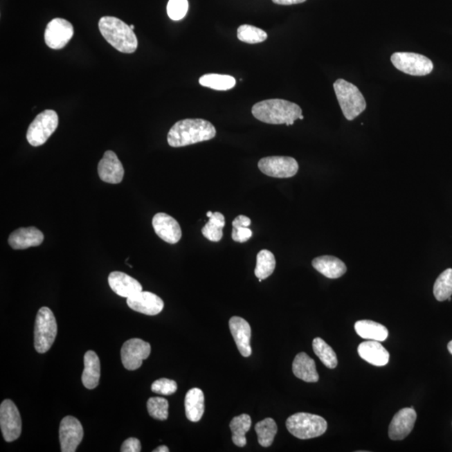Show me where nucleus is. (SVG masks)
I'll return each instance as SVG.
<instances>
[{"mask_svg":"<svg viewBox=\"0 0 452 452\" xmlns=\"http://www.w3.org/2000/svg\"><path fill=\"white\" fill-rule=\"evenodd\" d=\"M216 135L213 124L201 118L183 119L174 124L168 134V143L173 147L209 141Z\"/></svg>","mask_w":452,"mask_h":452,"instance_id":"nucleus-1","label":"nucleus"},{"mask_svg":"<svg viewBox=\"0 0 452 452\" xmlns=\"http://www.w3.org/2000/svg\"><path fill=\"white\" fill-rule=\"evenodd\" d=\"M252 115L262 123L268 124H286L293 125L296 120L302 115L298 104L283 99H270L257 102L252 107Z\"/></svg>","mask_w":452,"mask_h":452,"instance_id":"nucleus-2","label":"nucleus"},{"mask_svg":"<svg viewBox=\"0 0 452 452\" xmlns=\"http://www.w3.org/2000/svg\"><path fill=\"white\" fill-rule=\"evenodd\" d=\"M100 32L104 39L122 53H134L138 42L134 30L121 19L114 16H104L99 21Z\"/></svg>","mask_w":452,"mask_h":452,"instance_id":"nucleus-3","label":"nucleus"},{"mask_svg":"<svg viewBox=\"0 0 452 452\" xmlns=\"http://www.w3.org/2000/svg\"><path fill=\"white\" fill-rule=\"evenodd\" d=\"M334 88L343 114L349 121H353L366 109L365 99L354 84L338 79L334 84Z\"/></svg>","mask_w":452,"mask_h":452,"instance_id":"nucleus-4","label":"nucleus"},{"mask_svg":"<svg viewBox=\"0 0 452 452\" xmlns=\"http://www.w3.org/2000/svg\"><path fill=\"white\" fill-rule=\"evenodd\" d=\"M288 431L295 437L307 440L320 437L327 429L326 419L317 415L297 413L287 419Z\"/></svg>","mask_w":452,"mask_h":452,"instance_id":"nucleus-5","label":"nucleus"},{"mask_svg":"<svg viewBox=\"0 0 452 452\" xmlns=\"http://www.w3.org/2000/svg\"><path fill=\"white\" fill-rule=\"evenodd\" d=\"M57 335V323L50 309L42 307L36 315L35 325V349L45 354L53 345Z\"/></svg>","mask_w":452,"mask_h":452,"instance_id":"nucleus-6","label":"nucleus"},{"mask_svg":"<svg viewBox=\"0 0 452 452\" xmlns=\"http://www.w3.org/2000/svg\"><path fill=\"white\" fill-rule=\"evenodd\" d=\"M58 124V115L54 110L42 111L30 123L26 134L27 141L33 147L43 145L57 130Z\"/></svg>","mask_w":452,"mask_h":452,"instance_id":"nucleus-7","label":"nucleus"},{"mask_svg":"<svg viewBox=\"0 0 452 452\" xmlns=\"http://www.w3.org/2000/svg\"><path fill=\"white\" fill-rule=\"evenodd\" d=\"M391 62L396 69L415 77L429 75L434 68L429 58L411 52H395L391 55Z\"/></svg>","mask_w":452,"mask_h":452,"instance_id":"nucleus-8","label":"nucleus"},{"mask_svg":"<svg viewBox=\"0 0 452 452\" xmlns=\"http://www.w3.org/2000/svg\"><path fill=\"white\" fill-rule=\"evenodd\" d=\"M258 168L264 174L278 179L293 177L299 170L297 160L284 156L263 158L260 160Z\"/></svg>","mask_w":452,"mask_h":452,"instance_id":"nucleus-9","label":"nucleus"},{"mask_svg":"<svg viewBox=\"0 0 452 452\" xmlns=\"http://www.w3.org/2000/svg\"><path fill=\"white\" fill-rule=\"evenodd\" d=\"M0 427L3 437L7 442H12L19 437L22 431L21 414L15 403L6 399L0 406Z\"/></svg>","mask_w":452,"mask_h":452,"instance_id":"nucleus-10","label":"nucleus"},{"mask_svg":"<svg viewBox=\"0 0 452 452\" xmlns=\"http://www.w3.org/2000/svg\"><path fill=\"white\" fill-rule=\"evenodd\" d=\"M151 345L139 338H132L124 343L121 350L122 362L127 370H136L150 357Z\"/></svg>","mask_w":452,"mask_h":452,"instance_id":"nucleus-11","label":"nucleus"},{"mask_svg":"<svg viewBox=\"0 0 452 452\" xmlns=\"http://www.w3.org/2000/svg\"><path fill=\"white\" fill-rule=\"evenodd\" d=\"M74 35L73 26L66 19H52L46 26L45 42L51 49L61 50L65 47Z\"/></svg>","mask_w":452,"mask_h":452,"instance_id":"nucleus-12","label":"nucleus"},{"mask_svg":"<svg viewBox=\"0 0 452 452\" xmlns=\"http://www.w3.org/2000/svg\"><path fill=\"white\" fill-rule=\"evenodd\" d=\"M84 437L81 422L73 417L64 418L60 424L59 438L62 452H75Z\"/></svg>","mask_w":452,"mask_h":452,"instance_id":"nucleus-13","label":"nucleus"},{"mask_svg":"<svg viewBox=\"0 0 452 452\" xmlns=\"http://www.w3.org/2000/svg\"><path fill=\"white\" fill-rule=\"evenodd\" d=\"M417 415L413 408H404L392 419L389 427V437L393 441H401L409 435L415 426Z\"/></svg>","mask_w":452,"mask_h":452,"instance_id":"nucleus-14","label":"nucleus"},{"mask_svg":"<svg viewBox=\"0 0 452 452\" xmlns=\"http://www.w3.org/2000/svg\"><path fill=\"white\" fill-rule=\"evenodd\" d=\"M127 303L131 309L149 316L158 315L165 307V303L159 296L143 291L127 298Z\"/></svg>","mask_w":452,"mask_h":452,"instance_id":"nucleus-15","label":"nucleus"},{"mask_svg":"<svg viewBox=\"0 0 452 452\" xmlns=\"http://www.w3.org/2000/svg\"><path fill=\"white\" fill-rule=\"evenodd\" d=\"M153 227L158 237L167 243H178L182 237L179 224L168 214H156L153 218Z\"/></svg>","mask_w":452,"mask_h":452,"instance_id":"nucleus-16","label":"nucleus"},{"mask_svg":"<svg viewBox=\"0 0 452 452\" xmlns=\"http://www.w3.org/2000/svg\"><path fill=\"white\" fill-rule=\"evenodd\" d=\"M98 174L103 182L118 185L124 176V168L117 154L108 150L98 163Z\"/></svg>","mask_w":452,"mask_h":452,"instance_id":"nucleus-17","label":"nucleus"},{"mask_svg":"<svg viewBox=\"0 0 452 452\" xmlns=\"http://www.w3.org/2000/svg\"><path fill=\"white\" fill-rule=\"evenodd\" d=\"M229 326L239 353L243 357H250L252 353L251 346V329L250 324L245 319L232 317Z\"/></svg>","mask_w":452,"mask_h":452,"instance_id":"nucleus-18","label":"nucleus"},{"mask_svg":"<svg viewBox=\"0 0 452 452\" xmlns=\"http://www.w3.org/2000/svg\"><path fill=\"white\" fill-rule=\"evenodd\" d=\"M108 283L111 289L123 298H129L143 291V287L137 280L121 271L111 273L108 277Z\"/></svg>","mask_w":452,"mask_h":452,"instance_id":"nucleus-19","label":"nucleus"},{"mask_svg":"<svg viewBox=\"0 0 452 452\" xmlns=\"http://www.w3.org/2000/svg\"><path fill=\"white\" fill-rule=\"evenodd\" d=\"M44 237V234L37 228H19L10 234L9 244L15 250H25L42 245Z\"/></svg>","mask_w":452,"mask_h":452,"instance_id":"nucleus-20","label":"nucleus"},{"mask_svg":"<svg viewBox=\"0 0 452 452\" xmlns=\"http://www.w3.org/2000/svg\"><path fill=\"white\" fill-rule=\"evenodd\" d=\"M358 353L363 360L374 366H385L389 363L390 354L379 341L368 340L360 343Z\"/></svg>","mask_w":452,"mask_h":452,"instance_id":"nucleus-21","label":"nucleus"},{"mask_svg":"<svg viewBox=\"0 0 452 452\" xmlns=\"http://www.w3.org/2000/svg\"><path fill=\"white\" fill-rule=\"evenodd\" d=\"M311 264L318 273L330 279L341 278L347 271L345 262L333 255H323L315 258Z\"/></svg>","mask_w":452,"mask_h":452,"instance_id":"nucleus-22","label":"nucleus"},{"mask_svg":"<svg viewBox=\"0 0 452 452\" xmlns=\"http://www.w3.org/2000/svg\"><path fill=\"white\" fill-rule=\"evenodd\" d=\"M101 365L98 354L94 351H87L84 356L83 386L88 390L95 389L99 385Z\"/></svg>","mask_w":452,"mask_h":452,"instance_id":"nucleus-23","label":"nucleus"},{"mask_svg":"<svg viewBox=\"0 0 452 452\" xmlns=\"http://www.w3.org/2000/svg\"><path fill=\"white\" fill-rule=\"evenodd\" d=\"M293 371L296 377L307 383L319 381V374L313 359L306 353H300L294 359Z\"/></svg>","mask_w":452,"mask_h":452,"instance_id":"nucleus-24","label":"nucleus"},{"mask_svg":"<svg viewBox=\"0 0 452 452\" xmlns=\"http://www.w3.org/2000/svg\"><path fill=\"white\" fill-rule=\"evenodd\" d=\"M186 417L192 422L201 421L205 412V395L198 388L188 391L185 399Z\"/></svg>","mask_w":452,"mask_h":452,"instance_id":"nucleus-25","label":"nucleus"},{"mask_svg":"<svg viewBox=\"0 0 452 452\" xmlns=\"http://www.w3.org/2000/svg\"><path fill=\"white\" fill-rule=\"evenodd\" d=\"M356 333L367 340H374V341L383 342L389 336V331L387 327L371 320H360L354 324Z\"/></svg>","mask_w":452,"mask_h":452,"instance_id":"nucleus-26","label":"nucleus"},{"mask_svg":"<svg viewBox=\"0 0 452 452\" xmlns=\"http://www.w3.org/2000/svg\"><path fill=\"white\" fill-rule=\"evenodd\" d=\"M250 415L242 414L232 419L230 428L232 432V442L235 446L243 447L246 445V434L251 429Z\"/></svg>","mask_w":452,"mask_h":452,"instance_id":"nucleus-27","label":"nucleus"},{"mask_svg":"<svg viewBox=\"0 0 452 452\" xmlns=\"http://www.w3.org/2000/svg\"><path fill=\"white\" fill-rule=\"evenodd\" d=\"M209 219V222L202 229L204 237L210 242H221L223 237V228L226 226L225 216L219 212H215Z\"/></svg>","mask_w":452,"mask_h":452,"instance_id":"nucleus-28","label":"nucleus"},{"mask_svg":"<svg viewBox=\"0 0 452 452\" xmlns=\"http://www.w3.org/2000/svg\"><path fill=\"white\" fill-rule=\"evenodd\" d=\"M275 267V259L273 252L268 250H262L259 252L257 257V266L255 269V275L259 279V282L269 278L274 273Z\"/></svg>","mask_w":452,"mask_h":452,"instance_id":"nucleus-29","label":"nucleus"},{"mask_svg":"<svg viewBox=\"0 0 452 452\" xmlns=\"http://www.w3.org/2000/svg\"><path fill=\"white\" fill-rule=\"evenodd\" d=\"M235 79L231 75L221 74H206L199 78L201 86L217 91H227L235 86Z\"/></svg>","mask_w":452,"mask_h":452,"instance_id":"nucleus-30","label":"nucleus"},{"mask_svg":"<svg viewBox=\"0 0 452 452\" xmlns=\"http://www.w3.org/2000/svg\"><path fill=\"white\" fill-rule=\"evenodd\" d=\"M255 430L257 434L260 445L269 447L273 443L275 435L278 433V426L273 419L266 418L255 425Z\"/></svg>","mask_w":452,"mask_h":452,"instance_id":"nucleus-31","label":"nucleus"},{"mask_svg":"<svg viewBox=\"0 0 452 452\" xmlns=\"http://www.w3.org/2000/svg\"><path fill=\"white\" fill-rule=\"evenodd\" d=\"M314 351L323 365L329 369H335L338 365V358L335 352L321 338H316L313 341Z\"/></svg>","mask_w":452,"mask_h":452,"instance_id":"nucleus-32","label":"nucleus"},{"mask_svg":"<svg viewBox=\"0 0 452 452\" xmlns=\"http://www.w3.org/2000/svg\"><path fill=\"white\" fill-rule=\"evenodd\" d=\"M433 293L439 302L448 300L452 295V269L448 268L439 275L434 284Z\"/></svg>","mask_w":452,"mask_h":452,"instance_id":"nucleus-33","label":"nucleus"},{"mask_svg":"<svg viewBox=\"0 0 452 452\" xmlns=\"http://www.w3.org/2000/svg\"><path fill=\"white\" fill-rule=\"evenodd\" d=\"M237 37L239 41L248 44H258L265 42L267 34L262 29L250 25H243L237 30Z\"/></svg>","mask_w":452,"mask_h":452,"instance_id":"nucleus-34","label":"nucleus"},{"mask_svg":"<svg viewBox=\"0 0 452 452\" xmlns=\"http://www.w3.org/2000/svg\"><path fill=\"white\" fill-rule=\"evenodd\" d=\"M147 408L150 417L159 421H166L169 417V402L165 398H150L147 401Z\"/></svg>","mask_w":452,"mask_h":452,"instance_id":"nucleus-35","label":"nucleus"},{"mask_svg":"<svg viewBox=\"0 0 452 452\" xmlns=\"http://www.w3.org/2000/svg\"><path fill=\"white\" fill-rule=\"evenodd\" d=\"M188 9H189L188 0H170L167 6V13L171 19L177 21L185 17Z\"/></svg>","mask_w":452,"mask_h":452,"instance_id":"nucleus-36","label":"nucleus"},{"mask_svg":"<svg viewBox=\"0 0 452 452\" xmlns=\"http://www.w3.org/2000/svg\"><path fill=\"white\" fill-rule=\"evenodd\" d=\"M152 391L156 394L171 395L178 390L177 383L169 379H160L153 383L151 386Z\"/></svg>","mask_w":452,"mask_h":452,"instance_id":"nucleus-37","label":"nucleus"},{"mask_svg":"<svg viewBox=\"0 0 452 452\" xmlns=\"http://www.w3.org/2000/svg\"><path fill=\"white\" fill-rule=\"evenodd\" d=\"M231 237L235 242H246L252 237V230L248 227H233Z\"/></svg>","mask_w":452,"mask_h":452,"instance_id":"nucleus-38","label":"nucleus"},{"mask_svg":"<svg viewBox=\"0 0 452 452\" xmlns=\"http://www.w3.org/2000/svg\"><path fill=\"white\" fill-rule=\"evenodd\" d=\"M141 449V443H140L139 440L134 437L126 440L121 447L122 452H140Z\"/></svg>","mask_w":452,"mask_h":452,"instance_id":"nucleus-39","label":"nucleus"},{"mask_svg":"<svg viewBox=\"0 0 452 452\" xmlns=\"http://www.w3.org/2000/svg\"><path fill=\"white\" fill-rule=\"evenodd\" d=\"M251 221L249 217H247L246 215H239L237 218L234 219V222H232V226L233 227H249L251 226Z\"/></svg>","mask_w":452,"mask_h":452,"instance_id":"nucleus-40","label":"nucleus"},{"mask_svg":"<svg viewBox=\"0 0 452 452\" xmlns=\"http://www.w3.org/2000/svg\"><path fill=\"white\" fill-rule=\"evenodd\" d=\"M307 1V0H273V2L275 5L279 6H293L298 5V3H302Z\"/></svg>","mask_w":452,"mask_h":452,"instance_id":"nucleus-41","label":"nucleus"},{"mask_svg":"<svg viewBox=\"0 0 452 452\" xmlns=\"http://www.w3.org/2000/svg\"><path fill=\"white\" fill-rule=\"evenodd\" d=\"M154 452H169V448H168L166 446H160L157 448V449H155L153 451Z\"/></svg>","mask_w":452,"mask_h":452,"instance_id":"nucleus-42","label":"nucleus"},{"mask_svg":"<svg viewBox=\"0 0 452 452\" xmlns=\"http://www.w3.org/2000/svg\"><path fill=\"white\" fill-rule=\"evenodd\" d=\"M447 349L448 351L450 352V354H452V340L451 342H449V343H448Z\"/></svg>","mask_w":452,"mask_h":452,"instance_id":"nucleus-43","label":"nucleus"},{"mask_svg":"<svg viewBox=\"0 0 452 452\" xmlns=\"http://www.w3.org/2000/svg\"><path fill=\"white\" fill-rule=\"evenodd\" d=\"M212 215H213V213H212L211 211H208L207 212V217L208 218H210Z\"/></svg>","mask_w":452,"mask_h":452,"instance_id":"nucleus-44","label":"nucleus"},{"mask_svg":"<svg viewBox=\"0 0 452 452\" xmlns=\"http://www.w3.org/2000/svg\"><path fill=\"white\" fill-rule=\"evenodd\" d=\"M132 30H134L135 26L134 25L130 26Z\"/></svg>","mask_w":452,"mask_h":452,"instance_id":"nucleus-45","label":"nucleus"},{"mask_svg":"<svg viewBox=\"0 0 452 452\" xmlns=\"http://www.w3.org/2000/svg\"><path fill=\"white\" fill-rule=\"evenodd\" d=\"M303 118H304V117H303V116L302 115L301 117H300L299 119H300V120H303Z\"/></svg>","mask_w":452,"mask_h":452,"instance_id":"nucleus-46","label":"nucleus"}]
</instances>
